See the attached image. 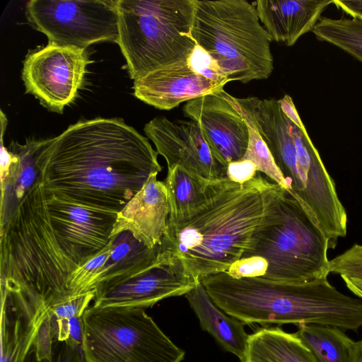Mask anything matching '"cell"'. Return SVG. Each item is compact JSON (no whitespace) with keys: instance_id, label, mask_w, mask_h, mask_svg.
Segmentation results:
<instances>
[{"instance_id":"9","label":"cell","mask_w":362,"mask_h":362,"mask_svg":"<svg viewBox=\"0 0 362 362\" xmlns=\"http://www.w3.org/2000/svg\"><path fill=\"white\" fill-rule=\"evenodd\" d=\"M25 13L49 42L86 49L100 42H117V0H31Z\"/></svg>"},{"instance_id":"1","label":"cell","mask_w":362,"mask_h":362,"mask_svg":"<svg viewBox=\"0 0 362 362\" xmlns=\"http://www.w3.org/2000/svg\"><path fill=\"white\" fill-rule=\"evenodd\" d=\"M158 154L123 119L97 117L46 139L36 165L47 194L118 213L162 170Z\"/></svg>"},{"instance_id":"25","label":"cell","mask_w":362,"mask_h":362,"mask_svg":"<svg viewBox=\"0 0 362 362\" xmlns=\"http://www.w3.org/2000/svg\"><path fill=\"white\" fill-rule=\"evenodd\" d=\"M320 41L329 42L362 62V21L321 17L313 31Z\"/></svg>"},{"instance_id":"33","label":"cell","mask_w":362,"mask_h":362,"mask_svg":"<svg viewBox=\"0 0 362 362\" xmlns=\"http://www.w3.org/2000/svg\"><path fill=\"white\" fill-rule=\"evenodd\" d=\"M258 173L255 165L247 160L230 163L227 168V177L239 184L245 183L254 178Z\"/></svg>"},{"instance_id":"36","label":"cell","mask_w":362,"mask_h":362,"mask_svg":"<svg viewBox=\"0 0 362 362\" xmlns=\"http://www.w3.org/2000/svg\"><path fill=\"white\" fill-rule=\"evenodd\" d=\"M23 362H42L38 359L34 346L30 349Z\"/></svg>"},{"instance_id":"20","label":"cell","mask_w":362,"mask_h":362,"mask_svg":"<svg viewBox=\"0 0 362 362\" xmlns=\"http://www.w3.org/2000/svg\"><path fill=\"white\" fill-rule=\"evenodd\" d=\"M158 247L149 248L129 231L116 235L110 254L95 279V295L102 293L157 264Z\"/></svg>"},{"instance_id":"26","label":"cell","mask_w":362,"mask_h":362,"mask_svg":"<svg viewBox=\"0 0 362 362\" xmlns=\"http://www.w3.org/2000/svg\"><path fill=\"white\" fill-rule=\"evenodd\" d=\"M329 271L339 275L348 289L362 299V245L355 243L329 259Z\"/></svg>"},{"instance_id":"14","label":"cell","mask_w":362,"mask_h":362,"mask_svg":"<svg viewBox=\"0 0 362 362\" xmlns=\"http://www.w3.org/2000/svg\"><path fill=\"white\" fill-rule=\"evenodd\" d=\"M200 281L178 264L160 263L102 293L95 295V307L146 308L170 297L185 295Z\"/></svg>"},{"instance_id":"30","label":"cell","mask_w":362,"mask_h":362,"mask_svg":"<svg viewBox=\"0 0 362 362\" xmlns=\"http://www.w3.org/2000/svg\"><path fill=\"white\" fill-rule=\"evenodd\" d=\"M95 297V291L83 295L67 298L47 309L48 313L54 318H70L82 317Z\"/></svg>"},{"instance_id":"31","label":"cell","mask_w":362,"mask_h":362,"mask_svg":"<svg viewBox=\"0 0 362 362\" xmlns=\"http://www.w3.org/2000/svg\"><path fill=\"white\" fill-rule=\"evenodd\" d=\"M54 334L52 329L50 317L48 314L41 324L33 346H35L38 359L42 362H52Z\"/></svg>"},{"instance_id":"22","label":"cell","mask_w":362,"mask_h":362,"mask_svg":"<svg viewBox=\"0 0 362 362\" xmlns=\"http://www.w3.org/2000/svg\"><path fill=\"white\" fill-rule=\"evenodd\" d=\"M240 362H317L295 333L278 326L263 327L249 335Z\"/></svg>"},{"instance_id":"21","label":"cell","mask_w":362,"mask_h":362,"mask_svg":"<svg viewBox=\"0 0 362 362\" xmlns=\"http://www.w3.org/2000/svg\"><path fill=\"white\" fill-rule=\"evenodd\" d=\"M185 296L197 316L202 329L210 334L223 349L241 361L249 338L245 330V324L218 307L201 281Z\"/></svg>"},{"instance_id":"28","label":"cell","mask_w":362,"mask_h":362,"mask_svg":"<svg viewBox=\"0 0 362 362\" xmlns=\"http://www.w3.org/2000/svg\"><path fill=\"white\" fill-rule=\"evenodd\" d=\"M245 121L249 127V143L242 160L252 162L257 172L263 173L269 179L286 189L285 179L276 165L267 146L255 128L249 122Z\"/></svg>"},{"instance_id":"10","label":"cell","mask_w":362,"mask_h":362,"mask_svg":"<svg viewBox=\"0 0 362 362\" xmlns=\"http://www.w3.org/2000/svg\"><path fill=\"white\" fill-rule=\"evenodd\" d=\"M90 62L85 49L49 42L23 62L25 92L49 110L62 113L77 96Z\"/></svg>"},{"instance_id":"27","label":"cell","mask_w":362,"mask_h":362,"mask_svg":"<svg viewBox=\"0 0 362 362\" xmlns=\"http://www.w3.org/2000/svg\"><path fill=\"white\" fill-rule=\"evenodd\" d=\"M116 235L109 244L97 254L88 257L71 272L67 280L69 297L78 296L94 291L93 284L108 258Z\"/></svg>"},{"instance_id":"12","label":"cell","mask_w":362,"mask_h":362,"mask_svg":"<svg viewBox=\"0 0 362 362\" xmlns=\"http://www.w3.org/2000/svg\"><path fill=\"white\" fill-rule=\"evenodd\" d=\"M144 132L166 160L168 170L180 165L209 180L228 179V165L214 153L197 122H172L159 116L146 124Z\"/></svg>"},{"instance_id":"34","label":"cell","mask_w":362,"mask_h":362,"mask_svg":"<svg viewBox=\"0 0 362 362\" xmlns=\"http://www.w3.org/2000/svg\"><path fill=\"white\" fill-rule=\"evenodd\" d=\"M332 4H334L337 8L342 10L345 13L351 16L352 18L362 21V0H332Z\"/></svg>"},{"instance_id":"8","label":"cell","mask_w":362,"mask_h":362,"mask_svg":"<svg viewBox=\"0 0 362 362\" xmlns=\"http://www.w3.org/2000/svg\"><path fill=\"white\" fill-rule=\"evenodd\" d=\"M82 324L87 362H181L185 357L143 308L91 305Z\"/></svg>"},{"instance_id":"18","label":"cell","mask_w":362,"mask_h":362,"mask_svg":"<svg viewBox=\"0 0 362 362\" xmlns=\"http://www.w3.org/2000/svg\"><path fill=\"white\" fill-rule=\"evenodd\" d=\"M332 0H258L253 3L272 40L293 46L313 31Z\"/></svg>"},{"instance_id":"24","label":"cell","mask_w":362,"mask_h":362,"mask_svg":"<svg viewBox=\"0 0 362 362\" xmlns=\"http://www.w3.org/2000/svg\"><path fill=\"white\" fill-rule=\"evenodd\" d=\"M295 334L317 362H349L354 341L336 327L300 325Z\"/></svg>"},{"instance_id":"3","label":"cell","mask_w":362,"mask_h":362,"mask_svg":"<svg viewBox=\"0 0 362 362\" xmlns=\"http://www.w3.org/2000/svg\"><path fill=\"white\" fill-rule=\"evenodd\" d=\"M200 281L218 307L245 325L362 327V299L342 293L327 279L292 284L220 272Z\"/></svg>"},{"instance_id":"35","label":"cell","mask_w":362,"mask_h":362,"mask_svg":"<svg viewBox=\"0 0 362 362\" xmlns=\"http://www.w3.org/2000/svg\"><path fill=\"white\" fill-rule=\"evenodd\" d=\"M349 362H362V339L354 341Z\"/></svg>"},{"instance_id":"4","label":"cell","mask_w":362,"mask_h":362,"mask_svg":"<svg viewBox=\"0 0 362 362\" xmlns=\"http://www.w3.org/2000/svg\"><path fill=\"white\" fill-rule=\"evenodd\" d=\"M77 266L56 238L38 179L1 225V292L22 296L48 309L69 298L67 280Z\"/></svg>"},{"instance_id":"19","label":"cell","mask_w":362,"mask_h":362,"mask_svg":"<svg viewBox=\"0 0 362 362\" xmlns=\"http://www.w3.org/2000/svg\"><path fill=\"white\" fill-rule=\"evenodd\" d=\"M1 225L13 214L21 200L38 180L37 158L46 139L12 142L4 147L1 134Z\"/></svg>"},{"instance_id":"2","label":"cell","mask_w":362,"mask_h":362,"mask_svg":"<svg viewBox=\"0 0 362 362\" xmlns=\"http://www.w3.org/2000/svg\"><path fill=\"white\" fill-rule=\"evenodd\" d=\"M281 187L260 173L243 184L223 180L189 215L168 221L158 262L178 264L198 281L227 272L242 258Z\"/></svg>"},{"instance_id":"37","label":"cell","mask_w":362,"mask_h":362,"mask_svg":"<svg viewBox=\"0 0 362 362\" xmlns=\"http://www.w3.org/2000/svg\"></svg>"},{"instance_id":"32","label":"cell","mask_w":362,"mask_h":362,"mask_svg":"<svg viewBox=\"0 0 362 362\" xmlns=\"http://www.w3.org/2000/svg\"><path fill=\"white\" fill-rule=\"evenodd\" d=\"M52 362H87V361L85 358L82 346L76 345L70 341H63L54 344Z\"/></svg>"},{"instance_id":"11","label":"cell","mask_w":362,"mask_h":362,"mask_svg":"<svg viewBox=\"0 0 362 362\" xmlns=\"http://www.w3.org/2000/svg\"><path fill=\"white\" fill-rule=\"evenodd\" d=\"M47 209L59 245L77 265L110 242L117 212L54 194H47Z\"/></svg>"},{"instance_id":"13","label":"cell","mask_w":362,"mask_h":362,"mask_svg":"<svg viewBox=\"0 0 362 362\" xmlns=\"http://www.w3.org/2000/svg\"><path fill=\"white\" fill-rule=\"evenodd\" d=\"M185 116L199 125L214 153L226 165L243 159L249 143V127L220 91L187 102Z\"/></svg>"},{"instance_id":"23","label":"cell","mask_w":362,"mask_h":362,"mask_svg":"<svg viewBox=\"0 0 362 362\" xmlns=\"http://www.w3.org/2000/svg\"><path fill=\"white\" fill-rule=\"evenodd\" d=\"M223 180H207L180 165L168 170L163 181L170 206L168 221L179 220L189 215L209 199Z\"/></svg>"},{"instance_id":"29","label":"cell","mask_w":362,"mask_h":362,"mask_svg":"<svg viewBox=\"0 0 362 362\" xmlns=\"http://www.w3.org/2000/svg\"><path fill=\"white\" fill-rule=\"evenodd\" d=\"M187 62L193 70L202 76L223 86L228 82L216 61L197 44L187 57Z\"/></svg>"},{"instance_id":"15","label":"cell","mask_w":362,"mask_h":362,"mask_svg":"<svg viewBox=\"0 0 362 362\" xmlns=\"http://www.w3.org/2000/svg\"><path fill=\"white\" fill-rule=\"evenodd\" d=\"M223 89V85L194 71L187 57L147 73L135 79L133 86L136 98L164 110Z\"/></svg>"},{"instance_id":"6","label":"cell","mask_w":362,"mask_h":362,"mask_svg":"<svg viewBox=\"0 0 362 362\" xmlns=\"http://www.w3.org/2000/svg\"><path fill=\"white\" fill-rule=\"evenodd\" d=\"M191 35L229 81L268 78L274 69L272 40L253 4L245 0H193Z\"/></svg>"},{"instance_id":"7","label":"cell","mask_w":362,"mask_h":362,"mask_svg":"<svg viewBox=\"0 0 362 362\" xmlns=\"http://www.w3.org/2000/svg\"><path fill=\"white\" fill-rule=\"evenodd\" d=\"M117 44L129 76L186 59L196 46L191 35L193 0H117Z\"/></svg>"},{"instance_id":"17","label":"cell","mask_w":362,"mask_h":362,"mask_svg":"<svg viewBox=\"0 0 362 362\" xmlns=\"http://www.w3.org/2000/svg\"><path fill=\"white\" fill-rule=\"evenodd\" d=\"M1 362H23L47 309L19 295L1 292Z\"/></svg>"},{"instance_id":"16","label":"cell","mask_w":362,"mask_h":362,"mask_svg":"<svg viewBox=\"0 0 362 362\" xmlns=\"http://www.w3.org/2000/svg\"><path fill=\"white\" fill-rule=\"evenodd\" d=\"M152 173L142 188L117 213L111 238L130 232L149 248L158 247L167 229L170 206L163 181Z\"/></svg>"},{"instance_id":"5","label":"cell","mask_w":362,"mask_h":362,"mask_svg":"<svg viewBox=\"0 0 362 362\" xmlns=\"http://www.w3.org/2000/svg\"><path fill=\"white\" fill-rule=\"evenodd\" d=\"M329 240L299 202L281 187L270 202L242 258L264 264L262 279L301 284L327 279Z\"/></svg>"}]
</instances>
